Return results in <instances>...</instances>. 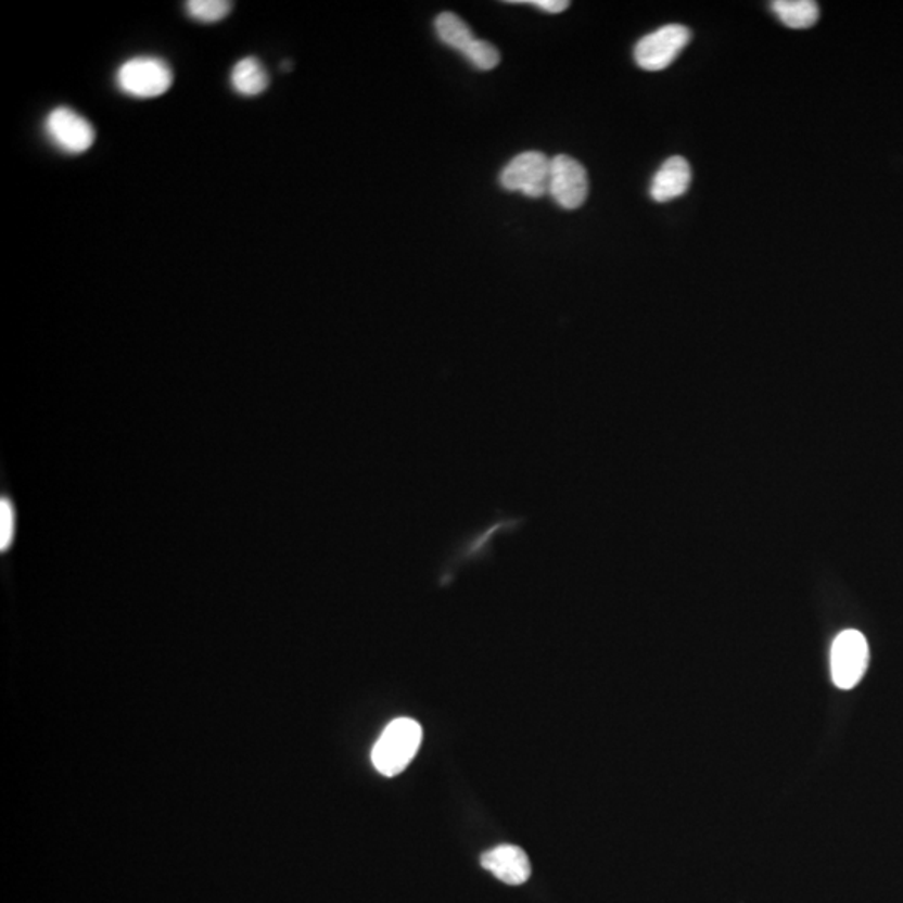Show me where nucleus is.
I'll list each match as a JSON object with an SVG mask.
<instances>
[{"mask_svg":"<svg viewBox=\"0 0 903 903\" xmlns=\"http://www.w3.org/2000/svg\"><path fill=\"white\" fill-rule=\"evenodd\" d=\"M422 743V726L410 717H398L390 723L372 751L373 766L382 775L395 776L404 772Z\"/></svg>","mask_w":903,"mask_h":903,"instance_id":"obj_1","label":"nucleus"},{"mask_svg":"<svg viewBox=\"0 0 903 903\" xmlns=\"http://www.w3.org/2000/svg\"><path fill=\"white\" fill-rule=\"evenodd\" d=\"M171 67L160 58H132L120 64L116 85L125 94L136 99H153L166 94L173 86Z\"/></svg>","mask_w":903,"mask_h":903,"instance_id":"obj_2","label":"nucleus"},{"mask_svg":"<svg viewBox=\"0 0 903 903\" xmlns=\"http://www.w3.org/2000/svg\"><path fill=\"white\" fill-rule=\"evenodd\" d=\"M870 661V649L864 634L847 629L838 634L831 646V679L840 689H852L862 682Z\"/></svg>","mask_w":903,"mask_h":903,"instance_id":"obj_3","label":"nucleus"},{"mask_svg":"<svg viewBox=\"0 0 903 903\" xmlns=\"http://www.w3.org/2000/svg\"><path fill=\"white\" fill-rule=\"evenodd\" d=\"M691 33L682 24H670L648 34L634 48V59L641 69L649 73L666 69L688 46Z\"/></svg>","mask_w":903,"mask_h":903,"instance_id":"obj_4","label":"nucleus"},{"mask_svg":"<svg viewBox=\"0 0 903 903\" xmlns=\"http://www.w3.org/2000/svg\"><path fill=\"white\" fill-rule=\"evenodd\" d=\"M550 160L539 151L518 154L500 171L499 182L504 190L522 193L524 196L543 198L549 187Z\"/></svg>","mask_w":903,"mask_h":903,"instance_id":"obj_5","label":"nucleus"},{"mask_svg":"<svg viewBox=\"0 0 903 903\" xmlns=\"http://www.w3.org/2000/svg\"><path fill=\"white\" fill-rule=\"evenodd\" d=\"M589 193L587 171L580 161L568 154L550 160L547 194L564 209H577L586 203Z\"/></svg>","mask_w":903,"mask_h":903,"instance_id":"obj_6","label":"nucleus"},{"mask_svg":"<svg viewBox=\"0 0 903 903\" xmlns=\"http://www.w3.org/2000/svg\"><path fill=\"white\" fill-rule=\"evenodd\" d=\"M46 135L67 154H82L94 144L96 131L85 116L71 107H55L46 117Z\"/></svg>","mask_w":903,"mask_h":903,"instance_id":"obj_7","label":"nucleus"},{"mask_svg":"<svg viewBox=\"0 0 903 903\" xmlns=\"http://www.w3.org/2000/svg\"><path fill=\"white\" fill-rule=\"evenodd\" d=\"M481 864L507 886H522L532 874L527 855L516 845H499L488 850L482 855Z\"/></svg>","mask_w":903,"mask_h":903,"instance_id":"obj_8","label":"nucleus"},{"mask_svg":"<svg viewBox=\"0 0 903 903\" xmlns=\"http://www.w3.org/2000/svg\"><path fill=\"white\" fill-rule=\"evenodd\" d=\"M691 166L682 156L664 161L651 182V198L658 203H667L683 196L691 185Z\"/></svg>","mask_w":903,"mask_h":903,"instance_id":"obj_9","label":"nucleus"},{"mask_svg":"<svg viewBox=\"0 0 903 903\" xmlns=\"http://www.w3.org/2000/svg\"><path fill=\"white\" fill-rule=\"evenodd\" d=\"M270 85V76L256 58H244L231 71V88L241 96L262 94Z\"/></svg>","mask_w":903,"mask_h":903,"instance_id":"obj_10","label":"nucleus"},{"mask_svg":"<svg viewBox=\"0 0 903 903\" xmlns=\"http://www.w3.org/2000/svg\"><path fill=\"white\" fill-rule=\"evenodd\" d=\"M435 30H437L438 39L444 42L447 48L460 52L466 58L467 52L475 44V37L472 30L469 29L466 23L459 15L452 14V12H442L435 18Z\"/></svg>","mask_w":903,"mask_h":903,"instance_id":"obj_11","label":"nucleus"},{"mask_svg":"<svg viewBox=\"0 0 903 903\" xmlns=\"http://www.w3.org/2000/svg\"><path fill=\"white\" fill-rule=\"evenodd\" d=\"M773 12L791 29H809L818 21V4L813 0H776Z\"/></svg>","mask_w":903,"mask_h":903,"instance_id":"obj_12","label":"nucleus"},{"mask_svg":"<svg viewBox=\"0 0 903 903\" xmlns=\"http://www.w3.org/2000/svg\"><path fill=\"white\" fill-rule=\"evenodd\" d=\"M188 15L198 23H219L230 14L233 4L228 0H190L185 4Z\"/></svg>","mask_w":903,"mask_h":903,"instance_id":"obj_13","label":"nucleus"},{"mask_svg":"<svg viewBox=\"0 0 903 903\" xmlns=\"http://www.w3.org/2000/svg\"><path fill=\"white\" fill-rule=\"evenodd\" d=\"M17 525V509H15L14 500L9 496H2L0 499V550L2 552L11 549L14 544Z\"/></svg>","mask_w":903,"mask_h":903,"instance_id":"obj_14","label":"nucleus"},{"mask_svg":"<svg viewBox=\"0 0 903 903\" xmlns=\"http://www.w3.org/2000/svg\"><path fill=\"white\" fill-rule=\"evenodd\" d=\"M466 59L475 69L484 71V73L485 71L496 69L500 63V54L496 46L481 39L475 40V44L467 52Z\"/></svg>","mask_w":903,"mask_h":903,"instance_id":"obj_15","label":"nucleus"},{"mask_svg":"<svg viewBox=\"0 0 903 903\" xmlns=\"http://www.w3.org/2000/svg\"><path fill=\"white\" fill-rule=\"evenodd\" d=\"M509 4H529L549 14H559L569 8L568 0H512Z\"/></svg>","mask_w":903,"mask_h":903,"instance_id":"obj_16","label":"nucleus"},{"mask_svg":"<svg viewBox=\"0 0 903 903\" xmlns=\"http://www.w3.org/2000/svg\"><path fill=\"white\" fill-rule=\"evenodd\" d=\"M281 69H283V71L292 69V63H283V66H281Z\"/></svg>","mask_w":903,"mask_h":903,"instance_id":"obj_17","label":"nucleus"}]
</instances>
